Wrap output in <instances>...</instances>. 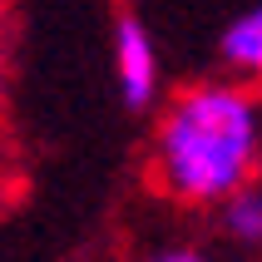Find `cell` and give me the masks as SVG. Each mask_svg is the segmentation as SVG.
<instances>
[{
    "mask_svg": "<svg viewBox=\"0 0 262 262\" xmlns=\"http://www.w3.org/2000/svg\"><path fill=\"white\" fill-rule=\"evenodd\" d=\"M218 59H223V70L233 74V79L262 89V5H248L243 15H233L223 25Z\"/></svg>",
    "mask_w": 262,
    "mask_h": 262,
    "instance_id": "cell-3",
    "label": "cell"
},
{
    "mask_svg": "<svg viewBox=\"0 0 262 262\" xmlns=\"http://www.w3.org/2000/svg\"><path fill=\"white\" fill-rule=\"evenodd\" d=\"M134 262H218L213 257V252L208 248H183V243H178V248H154V252H144V257H134Z\"/></svg>",
    "mask_w": 262,
    "mask_h": 262,
    "instance_id": "cell-5",
    "label": "cell"
},
{
    "mask_svg": "<svg viewBox=\"0 0 262 262\" xmlns=\"http://www.w3.org/2000/svg\"><path fill=\"white\" fill-rule=\"evenodd\" d=\"M114 84H119L124 109H134V114L154 109V99H159V84H163L159 45H154V35L139 15L114 20Z\"/></svg>",
    "mask_w": 262,
    "mask_h": 262,
    "instance_id": "cell-2",
    "label": "cell"
},
{
    "mask_svg": "<svg viewBox=\"0 0 262 262\" xmlns=\"http://www.w3.org/2000/svg\"><path fill=\"white\" fill-rule=\"evenodd\" d=\"M0 84H5V25H0Z\"/></svg>",
    "mask_w": 262,
    "mask_h": 262,
    "instance_id": "cell-6",
    "label": "cell"
},
{
    "mask_svg": "<svg viewBox=\"0 0 262 262\" xmlns=\"http://www.w3.org/2000/svg\"><path fill=\"white\" fill-rule=\"evenodd\" d=\"M154 188L178 208H218L262 178V89L243 79H193L159 109Z\"/></svg>",
    "mask_w": 262,
    "mask_h": 262,
    "instance_id": "cell-1",
    "label": "cell"
},
{
    "mask_svg": "<svg viewBox=\"0 0 262 262\" xmlns=\"http://www.w3.org/2000/svg\"><path fill=\"white\" fill-rule=\"evenodd\" d=\"M218 233L243 252H257L262 248V178L248 183V188H237L233 198H223L218 208Z\"/></svg>",
    "mask_w": 262,
    "mask_h": 262,
    "instance_id": "cell-4",
    "label": "cell"
}]
</instances>
